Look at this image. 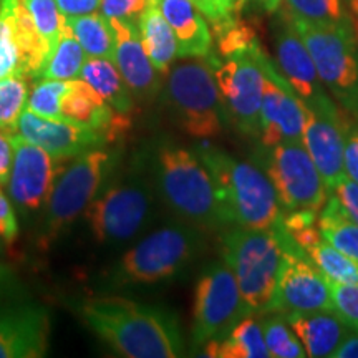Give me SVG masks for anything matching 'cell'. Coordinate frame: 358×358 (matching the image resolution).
<instances>
[{"instance_id": "cell-48", "label": "cell", "mask_w": 358, "mask_h": 358, "mask_svg": "<svg viewBox=\"0 0 358 358\" xmlns=\"http://www.w3.org/2000/svg\"><path fill=\"white\" fill-rule=\"evenodd\" d=\"M6 244H7L6 241H3L2 237H0V254H2V252H3V249H6Z\"/></svg>"}, {"instance_id": "cell-40", "label": "cell", "mask_w": 358, "mask_h": 358, "mask_svg": "<svg viewBox=\"0 0 358 358\" xmlns=\"http://www.w3.org/2000/svg\"><path fill=\"white\" fill-rule=\"evenodd\" d=\"M19 236V221L12 199H8L0 185V237L7 244H12Z\"/></svg>"}, {"instance_id": "cell-30", "label": "cell", "mask_w": 358, "mask_h": 358, "mask_svg": "<svg viewBox=\"0 0 358 358\" xmlns=\"http://www.w3.org/2000/svg\"><path fill=\"white\" fill-rule=\"evenodd\" d=\"M280 10L290 19L317 25L350 24L348 8L343 0H282Z\"/></svg>"}, {"instance_id": "cell-36", "label": "cell", "mask_w": 358, "mask_h": 358, "mask_svg": "<svg viewBox=\"0 0 358 358\" xmlns=\"http://www.w3.org/2000/svg\"><path fill=\"white\" fill-rule=\"evenodd\" d=\"M284 227L303 250L324 239L319 229V213L312 209H297L284 213Z\"/></svg>"}, {"instance_id": "cell-3", "label": "cell", "mask_w": 358, "mask_h": 358, "mask_svg": "<svg viewBox=\"0 0 358 358\" xmlns=\"http://www.w3.org/2000/svg\"><path fill=\"white\" fill-rule=\"evenodd\" d=\"M153 186L181 222L199 229L227 227L211 173L196 151L171 143L161 145L153 161Z\"/></svg>"}, {"instance_id": "cell-32", "label": "cell", "mask_w": 358, "mask_h": 358, "mask_svg": "<svg viewBox=\"0 0 358 358\" xmlns=\"http://www.w3.org/2000/svg\"><path fill=\"white\" fill-rule=\"evenodd\" d=\"M29 101V83L22 73H12L0 78V128L7 133H17L20 115Z\"/></svg>"}, {"instance_id": "cell-21", "label": "cell", "mask_w": 358, "mask_h": 358, "mask_svg": "<svg viewBox=\"0 0 358 358\" xmlns=\"http://www.w3.org/2000/svg\"><path fill=\"white\" fill-rule=\"evenodd\" d=\"M62 113L66 120L100 131L108 143L129 128V116L115 111L100 93L82 78L69 82V90L62 100Z\"/></svg>"}, {"instance_id": "cell-44", "label": "cell", "mask_w": 358, "mask_h": 358, "mask_svg": "<svg viewBox=\"0 0 358 358\" xmlns=\"http://www.w3.org/2000/svg\"><path fill=\"white\" fill-rule=\"evenodd\" d=\"M12 134L0 128V185L7 186L8 176H10L12 161H13V146Z\"/></svg>"}, {"instance_id": "cell-6", "label": "cell", "mask_w": 358, "mask_h": 358, "mask_svg": "<svg viewBox=\"0 0 358 358\" xmlns=\"http://www.w3.org/2000/svg\"><path fill=\"white\" fill-rule=\"evenodd\" d=\"M203 248L199 227L169 224L143 237L123 254L111 272L116 285H151L186 271Z\"/></svg>"}, {"instance_id": "cell-13", "label": "cell", "mask_w": 358, "mask_h": 358, "mask_svg": "<svg viewBox=\"0 0 358 358\" xmlns=\"http://www.w3.org/2000/svg\"><path fill=\"white\" fill-rule=\"evenodd\" d=\"M282 244L285 259L277 287L274 312L287 315L334 310L332 282L322 274L289 232L282 234Z\"/></svg>"}, {"instance_id": "cell-16", "label": "cell", "mask_w": 358, "mask_h": 358, "mask_svg": "<svg viewBox=\"0 0 358 358\" xmlns=\"http://www.w3.org/2000/svg\"><path fill=\"white\" fill-rule=\"evenodd\" d=\"M13 161L8 176V196L19 211L34 213L47 204L50 192L62 169H57V159L20 134L10 136Z\"/></svg>"}, {"instance_id": "cell-47", "label": "cell", "mask_w": 358, "mask_h": 358, "mask_svg": "<svg viewBox=\"0 0 358 358\" xmlns=\"http://www.w3.org/2000/svg\"><path fill=\"white\" fill-rule=\"evenodd\" d=\"M245 3H248V0H229V6L236 15H239V12L243 10V7L245 6Z\"/></svg>"}, {"instance_id": "cell-9", "label": "cell", "mask_w": 358, "mask_h": 358, "mask_svg": "<svg viewBox=\"0 0 358 358\" xmlns=\"http://www.w3.org/2000/svg\"><path fill=\"white\" fill-rule=\"evenodd\" d=\"M290 20L310 52L322 83L358 120V43L352 25H317Z\"/></svg>"}, {"instance_id": "cell-24", "label": "cell", "mask_w": 358, "mask_h": 358, "mask_svg": "<svg viewBox=\"0 0 358 358\" xmlns=\"http://www.w3.org/2000/svg\"><path fill=\"white\" fill-rule=\"evenodd\" d=\"M138 24L151 64L161 75H166L178 58V42L171 25L161 12L158 0H150V6L143 12Z\"/></svg>"}, {"instance_id": "cell-33", "label": "cell", "mask_w": 358, "mask_h": 358, "mask_svg": "<svg viewBox=\"0 0 358 358\" xmlns=\"http://www.w3.org/2000/svg\"><path fill=\"white\" fill-rule=\"evenodd\" d=\"M268 353L274 358H303L306 348L282 313L272 312L261 322Z\"/></svg>"}, {"instance_id": "cell-27", "label": "cell", "mask_w": 358, "mask_h": 358, "mask_svg": "<svg viewBox=\"0 0 358 358\" xmlns=\"http://www.w3.org/2000/svg\"><path fill=\"white\" fill-rule=\"evenodd\" d=\"M66 25L83 47L90 58H106L115 62L116 40L110 20L103 13H87L78 17H65Z\"/></svg>"}, {"instance_id": "cell-18", "label": "cell", "mask_w": 358, "mask_h": 358, "mask_svg": "<svg viewBox=\"0 0 358 358\" xmlns=\"http://www.w3.org/2000/svg\"><path fill=\"white\" fill-rule=\"evenodd\" d=\"M50 313L34 303H0V358H40L48 352Z\"/></svg>"}, {"instance_id": "cell-2", "label": "cell", "mask_w": 358, "mask_h": 358, "mask_svg": "<svg viewBox=\"0 0 358 358\" xmlns=\"http://www.w3.org/2000/svg\"><path fill=\"white\" fill-rule=\"evenodd\" d=\"M196 153L211 173L227 226L275 229L284 217L271 178L256 161H243L201 143Z\"/></svg>"}, {"instance_id": "cell-42", "label": "cell", "mask_w": 358, "mask_h": 358, "mask_svg": "<svg viewBox=\"0 0 358 358\" xmlns=\"http://www.w3.org/2000/svg\"><path fill=\"white\" fill-rule=\"evenodd\" d=\"M332 194L337 196L340 204L343 206L348 216L353 221L358 222V185L355 181H352L350 178L345 176L337 186L334 187V191H330Z\"/></svg>"}, {"instance_id": "cell-25", "label": "cell", "mask_w": 358, "mask_h": 358, "mask_svg": "<svg viewBox=\"0 0 358 358\" xmlns=\"http://www.w3.org/2000/svg\"><path fill=\"white\" fill-rule=\"evenodd\" d=\"M80 78L92 85L115 111L127 116L133 113L134 95L115 62L106 58H88Z\"/></svg>"}, {"instance_id": "cell-4", "label": "cell", "mask_w": 358, "mask_h": 358, "mask_svg": "<svg viewBox=\"0 0 358 358\" xmlns=\"http://www.w3.org/2000/svg\"><path fill=\"white\" fill-rule=\"evenodd\" d=\"M221 254L222 261L234 272L250 315L274 312L285 259L280 226L275 229L234 226L221 237Z\"/></svg>"}, {"instance_id": "cell-38", "label": "cell", "mask_w": 358, "mask_h": 358, "mask_svg": "<svg viewBox=\"0 0 358 358\" xmlns=\"http://www.w3.org/2000/svg\"><path fill=\"white\" fill-rule=\"evenodd\" d=\"M150 0H101V13L106 19L140 22Z\"/></svg>"}, {"instance_id": "cell-1", "label": "cell", "mask_w": 358, "mask_h": 358, "mask_svg": "<svg viewBox=\"0 0 358 358\" xmlns=\"http://www.w3.org/2000/svg\"><path fill=\"white\" fill-rule=\"evenodd\" d=\"M83 324L128 358H178L185 340L173 313L123 297H92L75 303Z\"/></svg>"}, {"instance_id": "cell-45", "label": "cell", "mask_w": 358, "mask_h": 358, "mask_svg": "<svg viewBox=\"0 0 358 358\" xmlns=\"http://www.w3.org/2000/svg\"><path fill=\"white\" fill-rule=\"evenodd\" d=\"M332 358H358V332L350 330L343 342L340 343Z\"/></svg>"}, {"instance_id": "cell-31", "label": "cell", "mask_w": 358, "mask_h": 358, "mask_svg": "<svg viewBox=\"0 0 358 358\" xmlns=\"http://www.w3.org/2000/svg\"><path fill=\"white\" fill-rule=\"evenodd\" d=\"M307 256L332 284H357L358 261L334 248L325 239L308 248Z\"/></svg>"}, {"instance_id": "cell-14", "label": "cell", "mask_w": 358, "mask_h": 358, "mask_svg": "<svg viewBox=\"0 0 358 358\" xmlns=\"http://www.w3.org/2000/svg\"><path fill=\"white\" fill-rule=\"evenodd\" d=\"M261 64L266 73L259 134L261 145L275 146L284 141H302L307 118L306 105L266 52L262 53Z\"/></svg>"}, {"instance_id": "cell-5", "label": "cell", "mask_w": 358, "mask_h": 358, "mask_svg": "<svg viewBox=\"0 0 358 358\" xmlns=\"http://www.w3.org/2000/svg\"><path fill=\"white\" fill-rule=\"evenodd\" d=\"M164 101L179 128L196 140L224 131L226 113L211 57H186L168 71Z\"/></svg>"}, {"instance_id": "cell-7", "label": "cell", "mask_w": 358, "mask_h": 358, "mask_svg": "<svg viewBox=\"0 0 358 358\" xmlns=\"http://www.w3.org/2000/svg\"><path fill=\"white\" fill-rule=\"evenodd\" d=\"M115 164L116 158L111 151L95 148L77 156L69 168L62 169L45 204V216L38 234L40 249L50 248L58 236L85 213L111 178Z\"/></svg>"}, {"instance_id": "cell-19", "label": "cell", "mask_w": 358, "mask_h": 358, "mask_svg": "<svg viewBox=\"0 0 358 358\" xmlns=\"http://www.w3.org/2000/svg\"><path fill=\"white\" fill-rule=\"evenodd\" d=\"M347 122L348 120L340 108L332 111L307 108L302 143L319 169L329 192L334 191V187L347 176L343 164Z\"/></svg>"}, {"instance_id": "cell-29", "label": "cell", "mask_w": 358, "mask_h": 358, "mask_svg": "<svg viewBox=\"0 0 358 358\" xmlns=\"http://www.w3.org/2000/svg\"><path fill=\"white\" fill-rule=\"evenodd\" d=\"M85 62H87V53L83 47L75 38L70 27L64 24L60 38L52 52L48 53L47 62H45L38 78H52V80H75L82 77V70Z\"/></svg>"}, {"instance_id": "cell-10", "label": "cell", "mask_w": 358, "mask_h": 358, "mask_svg": "<svg viewBox=\"0 0 358 358\" xmlns=\"http://www.w3.org/2000/svg\"><path fill=\"white\" fill-rule=\"evenodd\" d=\"M256 163L271 178L284 211H322L329 199V189L302 141L261 145Z\"/></svg>"}, {"instance_id": "cell-43", "label": "cell", "mask_w": 358, "mask_h": 358, "mask_svg": "<svg viewBox=\"0 0 358 358\" xmlns=\"http://www.w3.org/2000/svg\"><path fill=\"white\" fill-rule=\"evenodd\" d=\"M58 10L65 17H78L96 12L101 7V0H55Z\"/></svg>"}, {"instance_id": "cell-15", "label": "cell", "mask_w": 358, "mask_h": 358, "mask_svg": "<svg viewBox=\"0 0 358 358\" xmlns=\"http://www.w3.org/2000/svg\"><path fill=\"white\" fill-rule=\"evenodd\" d=\"M275 55L277 69L308 110L332 111L338 108L327 93L310 52L295 30L292 20L282 10L275 25Z\"/></svg>"}, {"instance_id": "cell-17", "label": "cell", "mask_w": 358, "mask_h": 358, "mask_svg": "<svg viewBox=\"0 0 358 358\" xmlns=\"http://www.w3.org/2000/svg\"><path fill=\"white\" fill-rule=\"evenodd\" d=\"M17 134L48 151L57 161L87 153L105 146L108 140L100 131L71 120H48L24 110L17 124Z\"/></svg>"}, {"instance_id": "cell-41", "label": "cell", "mask_w": 358, "mask_h": 358, "mask_svg": "<svg viewBox=\"0 0 358 358\" xmlns=\"http://www.w3.org/2000/svg\"><path fill=\"white\" fill-rule=\"evenodd\" d=\"M199 12L211 22L213 27L237 17L229 6V0H191Z\"/></svg>"}, {"instance_id": "cell-28", "label": "cell", "mask_w": 358, "mask_h": 358, "mask_svg": "<svg viewBox=\"0 0 358 358\" xmlns=\"http://www.w3.org/2000/svg\"><path fill=\"white\" fill-rule=\"evenodd\" d=\"M319 229L327 243L358 261V222L348 216L337 196L332 192L322 208Z\"/></svg>"}, {"instance_id": "cell-26", "label": "cell", "mask_w": 358, "mask_h": 358, "mask_svg": "<svg viewBox=\"0 0 358 358\" xmlns=\"http://www.w3.org/2000/svg\"><path fill=\"white\" fill-rule=\"evenodd\" d=\"M206 357L217 358H268L266 338L261 322L254 317H244L234 325L226 337L209 342L203 347Z\"/></svg>"}, {"instance_id": "cell-39", "label": "cell", "mask_w": 358, "mask_h": 358, "mask_svg": "<svg viewBox=\"0 0 358 358\" xmlns=\"http://www.w3.org/2000/svg\"><path fill=\"white\" fill-rule=\"evenodd\" d=\"M343 164L345 174L358 185V123L347 122L345 148H343Z\"/></svg>"}, {"instance_id": "cell-12", "label": "cell", "mask_w": 358, "mask_h": 358, "mask_svg": "<svg viewBox=\"0 0 358 358\" xmlns=\"http://www.w3.org/2000/svg\"><path fill=\"white\" fill-rule=\"evenodd\" d=\"M250 315L226 262H213L201 274L194 294L191 342L194 348L226 337L234 325Z\"/></svg>"}, {"instance_id": "cell-23", "label": "cell", "mask_w": 358, "mask_h": 358, "mask_svg": "<svg viewBox=\"0 0 358 358\" xmlns=\"http://www.w3.org/2000/svg\"><path fill=\"white\" fill-rule=\"evenodd\" d=\"M284 317L302 342L307 357L312 358L332 357L352 330L335 310L287 313Z\"/></svg>"}, {"instance_id": "cell-8", "label": "cell", "mask_w": 358, "mask_h": 358, "mask_svg": "<svg viewBox=\"0 0 358 358\" xmlns=\"http://www.w3.org/2000/svg\"><path fill=\"white\" fill-rule=\"evenodd\" d=\"M155 186L143 176L111 182L85 209L83 219L100 244H122L153 221Z\"/></svg>"}, {"instance_id": "cell-35", "label": "cell", "mask_w": 358, "mask_h": 358, "mask_svg": "<svg viewBox=\"0 0 358 358\" xmlns=\"http://www.w3.org/2000/svg\"><path fill=\"white\" fill-rule=\"evenodd\" d=\"M40 35L53 48L64 30L65 15L58 10L55 0H24ZM52 52V50H50Z\"/></svg>"}, {"instance_id": "cell-20", "label": "cell", "mask_w": 358, "mask_h": 358, "mask_svg": "<svg viewBox=\"0 0 358 358\" xmlns=\"http://www.w3.org/2000/svg\"><path fill=\"white\" fill-rule=\"evenodd\" d=\"M108 20L116 40L115 64L131 90L134 100H153L161 90V73L151 64L145 50L140 24L134 20Z\"/></svg>"}, {"instance_id": "cell-34", "label": "cell", "mask_w": 358, "mask_h": 358, "mask_svg": "<svg viewBox=\"0 0 358 358\" xmlns=\"http://www.w3.org/2000/svg\"><path fill=\"white\" fill-rule=\"evenodd\" d=\"M70 80L42 78L35 85L27 101V110L48 120H65L62 113V100H64Z\"/></svg>"}, {"instance_id": "cell-46", "label": "cell", "mask_w": 358, "mask_h": 358, "mask_svg": "<svg viewBox=\"0 0 358 358\" xmlns=\"http://www.w3.org/2000/svg\"><path fill=\"white\" fill-rule=\"evenodd\" d=\"M256 2L264 8V10L275 12V10H279V8H280L282 0H256Z\"/></svg>"}, {"instance_id": "cell-11", "label": "cell", "mask_w": 358, "mask_h": 358, "mask_svg": "<svg viewBox=\"0 0 358 358\" xmlns=\"http://www.w3.org/2000/svg\"><path fill=\"white\" fill-rule=\"evenodd\" d=\"M262 53L261 43L252 50L221 60L209 53L227 122L252 138L261 134V108L266 85V73L261 64Z\"/></svg>"}, {"instance_id": "cell-22", "label": "cell", "mask_w": 358, "mask_h": 358, "mask_svg": "<svg viewBox=\"0 0 358 358\" xmlns=\"http://www.w3.org/2000/svg\"><path fill=\"white\" fill-rule=\"evenodd\" d=\"M178 42V57H208L213 34L199 8L191 0H158Z\"/></svg>"}, {"instance_id": "cell-37", "label": "cell", "mask_w": 358, "mask_h": 358, "mask_svg": "<svg viewBox=\"0 0 358 358\" xmlns=\"http://www.w3.org/2000/svg\"><path fill=\"white\" fill-rule=\"evenodd\" d=\"M334 310L345 322L348 329L358 332V282L357 284H332Z\"/></svg>"}]
</instances>
